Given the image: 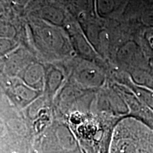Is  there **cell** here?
Returning a JSON list of instances; mask_svg holds the SVG:
<instances>
[{
    "instance_id": "1",
    "label": "cell",
    "mask_w": 153,
    "mask_h": 153,
    "mask_svg": "<svg viewBox=\"0 0 153 153\" xmlns=\"http://www.w3.org/2000/svg\"><path fill=\"white\" fill-rule=\"evenodd\" d=\"M108 153H153V130L137 120H123L115 130Z\"/></svg>"
}]
</instances>
